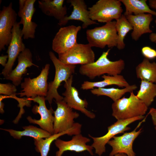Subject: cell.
Masks as SVG:
<instances>
[{
  "label": "cell",
  "mask_w": 156,
  "mask_h": 156,
  "mask_svg": "<svg viewBox=\"0 0 156 156\" xmlns=\"http://www.w3.org/2000/svg\"><path fill=\"white\" fill-rule=\"evenodd\" d=\"M67 1L73 7V11L69 16H66L58 21V25H65L69 21L71 20L79 21L82 22L81 27L83 29H86L92 25L98 24L96 21H92L90 18L88 9L83 0H68Z\"/></svg>",
  "instance_id": "obj_18"
},
{
  "label": "cell",
  "mask_w": 156,
  "mask_h": 156,
  "mask_svg": "<svg viewBox=\"0 0 156 156\" xmlns=\"http://www.w3.org/2000/svg\"><path fill=\"white\" fill-rule=\"evenodd\" d=\"M49 55L55 69L54 79L48 83V93L45 97V100H47L51 104L54 99L56 102L63 100V97L59 94L57 89L62 82L66 81L73 75L75 72L76 66L63 63L51 51L49 52Z\"/></svg>",
  "instance_id": "obj_3"
},
{
  "label": "cell",
  "mask_w": 156,
  "mask_h": 156,
  "mask_svg": "<svg viewBox=\"0 0 156 156\" xmlns=\"http://www.w3.org/2000/svg\"><path fill=\"white\" fill-rule=\"evenodd\" d=\"M27 99L37 103L38 105H34L32 109L33 113L35 114H39L40 116L39 120L33 119L29 116L27 119L30 123L39 125L42 129L51 135L54 134L53 123L54 117L52 115L54 111L51 108L48 109L46 106L45 97L38 96L34 98H27Z\"/></svg>",
  "instance_id": "obj_9"
},
{
  "label": "cell",
  "mask_w": 156,
  "mask_h": 156,
  "mask_svg": "<svg viewBox=\"0 0 156 156\" xmlns=\"http://www.w3.org/2000/svg\"><path fill=\"white\" fill-rule=\"evenodd\" d=\"M16 86L11 83H0V94L8 96L16 95Z\"/></svg>",
  "instance_id": "obj_30"
},
{
  "label": "cell",
  "mask_w": 156,
  "mask_h": 156,
  "mask_svg": "<svg viewBox=\"0 0 156 156\" xmlns=\"http://www.w3.org/2000/svg\"><path fill=\"white\" fill-rule=\"evenodd\" d=\"M150 7L156 9V0H149L148 1Z\"/></svg>",
  "instance_id": "obj_36"
},
{
  "label": "cell",
  "mask_w": 156,
  "mask_h": 156,
  "mask_svg": "<svg viewBox=\"0 0 156 156\" xmlns=\"http://www.w3.org/2000/svg\"><path fill=\"white\" fill-rule=\"evenodd\" d=\"M81 125L79 123L75 122L70 129L66 131L52 135L45 139L43 138L39 140L34 139L36 150L40 153L41 156H47L51 144L53 141L65 134L72 136L81 133Z\"/></svg>",
  "instance_id": "obj_21"
},
{
  "label": "cell",
  "mask_w": 156,
  "mask_h": 156,
  "mask_svg": "<svg viewBox=\"0 0 156 156\" xmlns=\"http://www.w3.org/2000/svg\"><path fill=\"white\" fill-rule=\"evenodd\" d=\"M8 57V55L1 56L0 57V64L4 67L7 64V59Z\"/></svg>",
  "instance_id": "obj_34"
},
{
  "label": "cell",
  "mask_w": 156,
  "mask_h": 156,
  "mask_svg": "<svg viewBox=\"0 0 156 156\" xmlns=\"http://www.w3.org/2000/svg\"><path fill=\"white\" fill-rule=\"evenodd\" d=\"M18 63L16 67L6 77L5 79L12 81V84L18 86L21 84L23 75L26 73L27 68L32 66H38L33 63L32 54L30 50L26 48L18 57Z\"/></svg>",
  "instance_id": "obj_19"
},
{
  "label": "cell",
  "mask_w": 156,
  "mask_h": 156,
  "mask_svg": "<svg viewBox=\"0 0 156 156\" xmlns=\"http://www.w3.org/2000/svg\"><path fill=\"white\" fill-rule=\"evenodd\" d=\"M81 28L73 25L61 27L53 40V50L59 54L72 48L77 43V35Z\"/></svg>",
  "instance_id": "obj_10"
},
{
  "label": "cell",
  "mask_w": 156,
  "mask_h": 156,
  "mask_svg": "<svg viewBox=\"0 0 156 156\" xmlns=\"http://www.w3.org/2000/svg\"><path fill=\"white\" fill-rule=\"evenodd\" d=\"M137 78L141 80L156 84V62L151 63L144 58L135 67Z\"/></svg>",
  "instance_id": "obj_24"
},
{
  "label": "cell",
  "mask_w": 156,
  "mask_h": 156,
  "mask_svg": "<svg viewBox=\"0 0 156 156\" xmlns=\"http://www.w3.org/2000/svg\"><path fill=\"white\" fill-rule=\"evenodd\" d=\"M136 96L147 107L149 106L156 97V84L141 80Z\"/></svg>",
  "instance_id": "obj_28"
},
{
  "label": "cell",
  "mask_w": 156,
  "mask_h": 156,
  "mask_svg": "<svg viewBox=\"0 0 156 156\" xmlns=\"http://www.w3.org/2000/svg\"><path fill=\"white\" fill-rule=\"evenodd\" d=\"M64 1V0H39L38 6L44 14L53 17L59 21L66 16L67 8L63 5Z\"/></svg>",
  "instance_id": "obj_22"
},
{
  "label": "cell",
  "mask_w": 156,
  "mask_h": 156,
  "mask_svg": "<svg viewBox=\"0 0 156 156\" xmlns=\"http://www.w3.org/2000/svg\"><path fill=\"white\" fill-rule=\"evenodd\" d=\"M50 67L49 64H46L43 67L39 75L33 79L25 78L21 84L22 90L16 95H20V97L26 96L27 98L38 96L45 97L48 90L47 79Z\"/></svg>",
  "instance_id": "obj_6"
},
{
  "label": "cell",
  "mask_w": 156,
  "mask_h": 156,
  "mask_svg": "<svg viewBox=\"0 0 156 156\" xmlns=\"http://www.w3.org/2000/svg\"><path fill=\"white\" fill-rule=\"evenodd\" d=\"M114 156H127V155L125 153H119L115 155Z\"/></svg>",
  "instance_id": "obj_37"
},
{
  "label": "cell",
  "mask_w": 156,
  "mask_h": 156,
  "mask_svg": "<svg viewBox=\"0 0 156 156\" xmlns=\"http://www.w3.org/2000/svg\"><path fill=\"white\" fill-rule=\"evenodd\" d=\"M155 130H156V126L155 127Z\"/></svg>",
  "instance_id": "obj_38"
},
{
  "label": "cell",
  "mask_w": 156,
  "mask_h": 156,
  "mask_svg": "<svg viewBox=\"0 0 156 156\" xmlns=\"http://www.w3.org/2000/svg\"><path fill=\"white\" fill-rule=\"evenodd\" d=\"M89 44L77 43L67 51L58 55L59 60L67 65H81L90 64L95 62V53Z\"/></svg>",
  "instance_id": "obj_8"
},
{
  "label": "cell",
  "mask_w": 156,
  "mask_h": 156,
  "mask_svg": "<svg viewBox=\"0 0 156 156\" xmlns=\"http://www.w3.org/2000/svg\"><path fill=\"white\" fill-rule=\"evenodd\" d=\"M18 14L12 8L11 2L4 6L0 11V51L4 50L9 45L12 37V30L16 22Z\"/></svg>",
  "instance_id": "obj_14"
},
{
  "label": "cell",
  "mask_w": 156,
  "mask_h": 156,
  "mask_svg": "<svg viewBox=\"0 0 156 156\" xmlns=\"http://www.w3.org/2000/svg\"><path fill=\"white\" fill-rule=\"evenodd\" d=\"M119 0H99L88 8L90 18L92 21L107 23L116 21L122 15L123 10Z\"/></svg>",
  "instance_id": "obj_5"
},
{
  "label": "cell",
  "mask_w": 156,
  "mask_h": 156,
  "mask_svg": "<svg viewBox=\"0 0 156 156\" xmlns=\"http://www.w3.org/2000/svg\"><path fill=\"white\" fill-rule=\"evenodd\" d=\"M101 77L103 79L101 81L96 82L84 81L81 85V88L84 90H91L95 88H104L112 85L125 88L130 85L124 77L120 74L113 76L104 75Z\"/></svg>",
  "instance_id": "obj_23"
},
{
  "label": "cell",
  "mask_w": 156,
  "mask_h": 156,
  "mask_svg": "<svg viewBox=\"0 0 156 156\" xmlns=\"http://www.w3.org/2000/svg\"><path fill=\"white\" fill-rule=\"evenodd\" d=\"M151 115L153 123L154 125L156 126V108H151L149 113Z\"/></svg>",
  "instance_id": "obj_32"
},
{
  "label": "cell",
  "mask_w": 156,
  "mask_h": 156,
  "mask_svg": "<svg viewBox=\"0 0 156 156\" xmlns=\"http://www.w3.org/2000/svg\"><path fill=\"white\" fill-rule=\"evenodd\" d=\"M143 120L140 122L136 128L132 131L124 133L119 136H114L107 144L112 148L109 156H114L119 153H123L127 156H135L133 149V144L135 140L142 132V129L137 131V129L140 126Z\"/></svg>",
  "instance_id": "obj_15"
},
{
  "label": "cell",
  "mask_w": 156,
  "mask_h": 156,
  "mask_svg": "<svg viewBox=\"0 0 156 156\" xmlns=\"http://www.w3.org/2000/svg\"><path fill=\"white\" fill-rule=\"evenodd\" d=\"M116 23V21H112L102 26L87 30L88 44L92 47L101 49L106 46L109 48L116 47L118 36Z\"/></svg>",
  "instance_id": "obj_4"
},
{
  "label": "cell",
  "mask_w": 156,
  "mask_h": 156,
  "mask_svg": "<svg viewBox=\"0 0 156 156\" xmlns=\"http://www.w3.org/2000/svg\"><path fill=\"white\" fill-rule=\"evenodd\" d=\"M22 128L24 130L22 131L2 128L0 129L9 132L11 136L17 139H21L23 136H27L31 137L34 139L39 140L48 138L52 135L47 131L33 125L23 127Z\"/></svg>",
  "instance_id": "obj_25"
},
{
  "label": "cell",
  "mask_w": 156,
  "mask_h": 156,
  "mask_svg": "<svg viewBox=\"0 0 156 156\" xmlns=\"http://www.w3.org/2000/svg\"><path fill=\"white\" fill-rule=\"evenodd\" d=\"M156 23V20L155 21ZM149 38L151 41L152 42L156 43V34L155 33H151L149 36Z\"/></svg>",
  "instance_id": "obj_35"
},
{
  "label": "cell",
  "mask_w": 156,
  "mask_h": 156,
  "mask_svg": "<svg viewBox=\"0 0 156 156\" xmlns=\"http://www.w3.org/2000/svg\"><path fill=\"white\" fill-rule=\"evenodd\" d=\"M137 88V85L134 84L121 89L114 88H94L90 90V92L92 94L97 96H105L109 97L114 102L120 99L126 93L133 92Z\"/></svg>",
  "instance_id": "obj_27"
},
{
  "label": "cell",
  "mask_w": 156,
  "mask_h": 156,
  "mask_svg": "<svg viewBox=\"0 0 156 156\" xmlns=\"http://www.w3.org/2000/svg\"><path fill=\"white\" fill-rule=\"evenodd\" d=\"M8 96L2 95H0V112L1 113L3 114L4 112L3 109L4 104L2 102V101L4 99L9 98Z\"/></svg>",
  "instance_id": "obj_33"
},
{
  "label": "cell",
  "mask_w": 156,
  "mask_h": 156,
  "mask_svg": "<svg viewBox=\"0 0 156 156\" xmlns=\"http://www.w3.org/2000/svg\"><path fill=\"white\" fill-rule=\"evenodd\" d=\"M73 79V76L72 75L65 82L64 87L65 90L62 94L64 96L63 100L72 109L81 112L89 118H94L95 114L86 109L88 105L87 101L85 99H82L81 98L77 90L72 86Z\"/></svg>",
  "instance_id": "obj_16"
},
{
  "label": "cell",
  "mask_w": 156,
  "mask_h": 156,
  "mask_svg": "<svg viewBox=\"0 0 156 156\" xmlns=\"http://www.w3.org/2000/svg\"><path fill=\"white\" fill-rule=\"evenodd\" d=\"M144 116H139L131 118L125 120H118L113 124L108 127L107 133L103 136L94 137L88 134L89 136L92 138L93 142L91 146L95 149V153L101 156L105 152V145L115 135L120 133H123L130 129L128 126L133 122L143 119Z\"/></svg>",
  "instance_id": "obj_7"
},
{
  "label": "cell",
  "mask_w": 156,
  "mask_h": 156,
  "mask_svg": "<svg viewBox=\"0 0 156 156\" xmlns=\"http://www.w3.org/2000/svg\"><path fill=\"white\" fill-rule=\"evenodd\" d=\"M141 53L145 58L153 60L156 58V50L149 46H144L141 49Z\"/></svg>",
  "instance_id": "obj_31"
},
{
  "label": "cell",
  "mask_w": 156,
  "mask_h": 156,
  "mask_svg": "<svg viewBox=\"0 0 156 156\" xmlns=\"http://www.w3.org/2000/svg\"><path fill=\"white\" fill-rule=\"evenodd\" d=\"M57 108L54 111V133L57 134L70 129L74 125V119L79 114L74 112L63 100L56 102Z\"/></svg>",
  "instance_id": "obj_11"
},
{
  "label": "cell",
  "mask_w": 156,
  "mask_h": 156,
  "mask_svg": "<svg viewBox=\"0 0 156 156\" xmlns=\"http://www.w3.org/2000/svg\"><path fill=\"white\" fill-rule=\"evenodd\" d=\"M116 21V28L118 36L116 47L118 50H121L125 47L124 40L125 36L128 32L133 30V27L123 14Z\"/></svg>",
  "instance_id": "obj_29"
},
{
  "label": "cell",
  "mask_w": 156,
  "mask_h": 156,
  "mask_svg": "<svg viewBox=\"0 0 156 156\" xmlns=\"http://www.w3.org/2000/svg\"><path fill=\"white\" fill-rule=\"evenodd\" d=\"M125 5V11L124 15L126 16L137 15L148 13L156 16V12L150 9L146 3V0H119Z\"/></svg>",
  "instance_id": "obj_26"
},
{
  "label": "cell",
  "mask_w": 156,
  "mask_h": 156,
  "mask_svg": "<svg viewBox=\"0 0 156 156\" xmlns=\"http://www.w3.org/2000/svg\"><path fill=\"white\" fill-rule=\"evenodd\" d=\"M90 141V139L83 136L81 133L74 135L71 140L68 141L57 138L54 142L55 145L59 149L56 153V156H62L63 153L66 151L78 153L87 151L93 155V148L91 145L86 144Z\"/></svg>",
  "instance_id": "obj_17"
},
{
  "label": "cell",
  "mask_w": 156,
  "mask_h": 156,
  "mask_svg": "<svg viewBox=\"0 0 156 156\" xmlns=\"http://www.w3.org/2000/svg\"><path fill=\"white\" fill-rule=\"evenodd\" d=\"M36 0H20L19 1V10L18 15L21 18L19 22L23 25L21 29L23 38L25 39H34L35 37L36 30L37 24L32 21L36 9L34 4Z\"/></svg>",
  "instance_id": "obj_12"
},
{
  "label": "cell",
  "mask_w": 156,
  "mask_h": 156,
  "mask_svg": "<svg viewBox=\"0 0 156 156\" xmlns=\"http://www.w3.org/2000/svg\"><path fill=\"white\" fill-rule=\"evenodd\" d=\"M110 50L109 49L103 52L96 61L81 65L79 73L91 79L106 74L111 76L120 75L125 69V62L122 59L114 61L110 60L107 57Z\"/></svg>",
  "instance_id": "obj_1"
},
{
  "label": "cell",
  "mask_w": 156,
  "mask_h": 156,
  "mask_svg": "<svg viewBox=\"0 0 156 156\" xmlns=\"http://www.w3.org/2000/svg\"><path fill=\"white\" fill-rule=\"evenodd\" d=\"M128 98H122L114 102L112 105V116L117 120H125L139 116L146 113L148 107L133 92Z\"/></svg>",
  "instance_id": "obj_2"
},
{
  "label": "cell",
  "mask_w": 156,
  "mask_h": 156,
  "mask_svg": "<svg viewBox=\"0 0 156 156\" xmlns=\"http://www.w3.org/2000/svg\"><path fill=\"white\" fill-rule=\"evenodd\" d=\"M125 16L133 26V30L131 36L135 41H137L144 34L152 32L150 28V24L153 19L152 14L145 13Z\"/></svg>",
  "instance_id": "obj_20"
},
{
  "label": "cell",
  "mask_w": 156,
  "mask_h": 156,
  "mask_svg": "<svg viewBox=\"0 0 156 156\" xmlns=\"http://www.w3.org/2000/svg\"><path fill=\"white\" fill-rule=\"evenodd\" d=\"M12 33V39L7 51L8 60L1 73L4 78L7 77L12 71L16 58L20 53L26 48L23 41V36L19 22H16L14 25Z\"/></svg>",
  "instance_id": "obj_13"
}]
</instances>
